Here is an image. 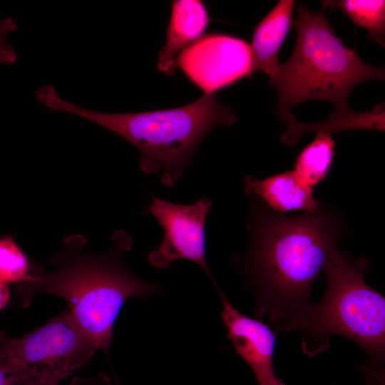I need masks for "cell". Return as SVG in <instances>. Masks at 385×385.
I'll use <instances>...</instances> for the list:
<instances>
[{
  "mask_svg": "<svg viewBox=\"0 0 385 385\" xmlns=\"http://www.w3.org/2000/svg\"><path fill=\"white\" fill-rule=\"evenodd\" d=\"M295 1L281 0L255 28L250 45L252 73L273 77L279 65L278 53L292 25Z\"/></svg>",
  "mask_w": 385,
  "mask_h": 385,
  "instance_id": "obj_12",
  "label": "cell"
},
{
  "mask_svg": "<svg viewBox=\"0 0 385 385\" xmlns=\"http://www.w3.org/2000/svg\"><path fill=\"white\" fill-rule=\"evenodd\" d=\"M334 148V141L330 133L317 132L315 139L296 158L294 171L312 188L318 185L330 170Z\"/></svg>",
  "mask_w": 385,
  "mask_h": 385,
  "instance_id": "obj_13",
  "label": "cell"
},
{
  "mask_svg": "<svg viewBox=\"0 0 385 385\" xmlns=\"http://www.w3.org/2000/svg\"><path fill=\"white\" fill-rule=\"evenodd\" d=\"M370 262L364 257L353 260L337 247L327 264L326 289L312 303L293 331H301L304 354L317 356L327 351L330 337H346L364 351L372 365L384 363L385 354V298L364 279Z\"/></svg>",
  "mask_w": 385,
  "mask_h": 385,
  "instance_id": "obj_5",
  "label": "cell"
},
{
  "mask_svg": "<svg viewBox=\"0 0 385 385\" xmlns=\"http://www.w3.org/2000/svg\"><path fill=\"white\" fill-rule=\"evenodd\" d=\"M70 385H113V381L103 373H101L95 377L75 379Z\"/></svg>",
  "mask_w": 385,
  "mask_h": 385,
  "instance_id": "obj_18",
  "label": "cell"
},
{
  "mask_svg": "<svg viewBox=\"0 0 385 385\" xmlns=\"http://www.w3.org/2000/svg\"><path fill=\"white\" fill-rule=\"evenodd\" d=\"M172 12L166 41L159 52L158 68L168 76L175 74L176 56L196 40L206 29L210 18L205 4L197 0H176Z\"/></svg>",
  "mask_w": 385,
  "mask_h": 385,
  "instance_id": "obj_11",
  "label": "cell"
},
{
  "mask_svg": "<svg viewBox=\"0 0 385 385\" xmlns=\"http://www.w3.org/2000/svg\"><path fill=\"white\" fill-rule=\"evenodd\" d=\"M245 194L262 199L274 212L290 211L311 212L321 207L313 195L312 188L294 171H287L264 179L246 176Z\"/></svg>",
  "mask_w": 385,
  "mask_h": 385,
  "instance_id": "obj_10",
  "label": "cell"
},
{
  "mask_svg": "<svg viewBox=\"0 0 385 385\" xmlns=\"http://www.w3.org/2000/svg\"><path fill=\"white\" fill-rule=\"evenodd\" d=\"M18 28L11 17L0 19V64H13L17 61V53L14 47L6 40V36Z\"/></svg>",
  "mask_w": 385,
  "mask_h": 385,
  "instance_id": "obj_16",
  "label": "cell"
},
{
  "mask_svg": "<svg viewBox=\"0 0 385 385\" xmlns=\"http://www.w3.org/2000/svg\"><path fill=\"white\" fill-rule=\"evenodd\" d=\"M97 349L81 333L67 309L36 330L10 342L17 385H59L87 365Z\"/></svg>",
  "mask_w": 385,
  "mask_h": 385,
  "instance_id": "obj_6",
  "label": "cell"
},
{
  "mask_svg": "<svg viewBox=\"0 0 385 385\" xmlns=\"http://www.w3.org/2000/svg\"><path fill=\"white\" fill-rule=\"evenodd\" d=\"M11 337L0 330V385H17L10 356Z\"/></svg>",
  "mask_w": 385,
  "mask_h": 385,
  "instance_id": "obj_17",
  "label": "cell"
},
{
  "mask_svg": "<svg viewBox=\"0 0 385 385\" xmlns=\"http://www.w3.org/2000/svg\"><path fill=\"white\" fill-rule=\"evenodd\" d=\"M323 7L340 9L369 37L384 46L385 1L384 0L322 1Z\"/></svg>",
  "mask_w": 385,
  "mask_h": 385,
  "instance_id": "obj_14",
  "label": "cell"
},
{
  "mask_svg": "<svg viewBox=\"0 0 385 385\" xmlns=\"http://www.w3.org/2000/svg\"><path fill=\"white\" fill-rule=\"evenodd\" d=\"M212 206L206 197L190 205L152 197L145 212L156 219L164 235L159 246L148 255L150 265L166 269L178 260H188L200 266L217 287L206 260L205 223Z\"/></svg>",
  "mask_w": 385,
  "mask_h": 385,
  "instance_id": "obj_7",
  "label": "cell"
},
{
  "mask_svg": "<svg viewBox=\"0 0 385 385\" xmlns=\"http://www.w3.org/2000/svg\"><path fill=\"white\" fill-rule=\"evenodd\" d=\"M86 242L81 235L64 238L51 257L53 270L31 261L29 278L16 284L15 294L22 308L28 307L35 295L63 298L74 325L97 350L107 354L115 321L126 299L160 294L162 289L126 266L124 257L133 246L127 232H114L112 246L103 252H86Z\"/></svg>",
  "mask_w": 385,
  "mask_h": 385,
  "instance_id": "obj_2",
  "label": "cell"
},
{
  "mask_svg": "<svg viewBox=\"0 0 385 385\" xmlns=\"http://www.w3.org/2000/svg\"><path fill=\"white\" fill-rule=\"evenodd\" d=\"M47 109L76 116L119 135L140 152L139 167L158 173L165 187L180 180L200 143L215 126L231 125L236 116L213 94L204 93L185 106L147 112L108 113L81 107L61 97L52 85L34 92Z\"/></svg>",
  "mask_w": 385,
  "mask_h": 385,
  "instance_id": "obj_3",
  "label": "cell"
},
{
  "mask_svg": "<svg viewBox=\"0 0 385 385\" xmlns=\"http://www.w3.org/2000/svg\"><path fill=\"white\" fill-rule=\"evenodd\" d=\"M10 298L11 293L8 285L0 282V311L7 306Z\"/></svg>",
  "mask_w": 385,
  "mask_h": 385,
  "instance_id": "obj_19",
  "label": "cell"
},
{
  "mask_svg": "<svg viewBox=\"0 0 385 385\" xmlns=\"http://www.w3.org/2000/svg\"><path fill=\"white\" fill-rule=\"evenodd\" d=\"M297 40L289 58L279 63L270 79L277 90V112L287 126L296 121L295 106L312 100L330 103L334 112L330 118L347 115L348 101L357 84L384 78V68L364 63L354 51L337 37L323 12H312L299 4Z\"/></svg>",
  "mask_w": 385,
  "mask_h": 385,
  "instance_id": "obj_4",
  "label": "cell"
},
{
  "mask_svg": "<svg viewBox=\"0 0 385 385\" xmlns=\"http://www.w3.org/2000/svg\"><path fill=\"white\" fill-rule=\"evenodd\" d=\"M175 66L204 93L213 94L252 74L250 46L235 36L210 34L182 51Z\"/></svg>",
  "mask_w": 385,
  "mask_h": 385,
  "instance_id": "obj_8",
  "label": "cell"
},
{
  "mask_svg": "<svg viewBox=\"0 0 385 385\" xmlns=\"http://www.w3.org/2000/svg\"><path fill=\"white\" fill-rule=\"evenodd\" d=\"M215 288L221 299L220 314L227 331L226 337L236 354L251 368L259 385H285L276 376L273 367L275 332L260 319L240 312L219 286Z\"/></svg>",
  "mask_w": 385,
  "mask_h": 385,
  "instance_id": "obj_9",
  "label": "cell"
},
{
  "mask_svg": "<svg viewBox=\"0 0 385 385\" xmlns=\"http://www.w3.org/2000/svg\"><path fill=\"white\" fill-rule=\"evenodd\" d=\"M250 220L251 244L240 262L255 315L275 332H292L313 303L312 289L337 247L339 226L321 207L288 217L257 206Z\"/></svg>",
  "mask_w": 385,
  "mask_h": 385,
  "instance_id": "obj_1",
  "label": "cell"
},
{
  "mask_svg": "<svg viewBox=\"0 0 385 385\" xmlns=\"http://www.w3.org/2000/svg\"><path fill=\"white\" fill-rule=\"evenodd\" d=\"M30 274V262L13 237L0 238V282L7 285L26 281Z\"/></svg>",
  "mask_w": 385,
  "mask_h": 385,
  "instance_id": "obj_15",
  "label": "cell"
}]
</instances>
